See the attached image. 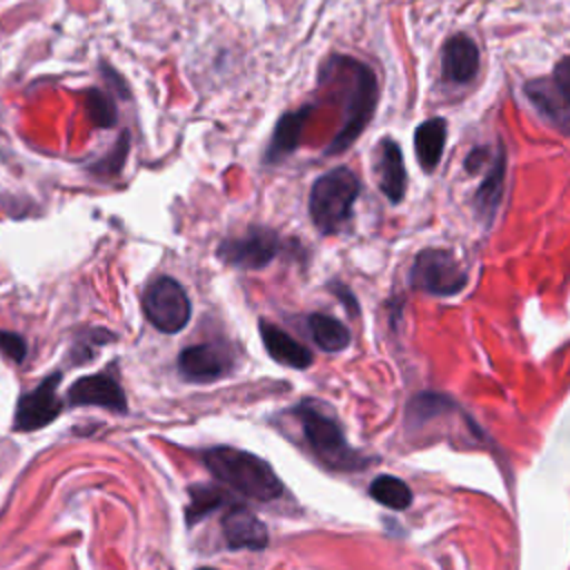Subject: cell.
Masks as SVG:
<instances>
[{"mask_svg":"<svg viewBox=\"0 0 570 570\" xmlns=\"http://www.w3.org/2000/svg\"><path fill=\"white\" fill-rule=\"evenodd\" d=\"M205 468L225 485L236 490L238 494L267 503L283 494V483L276 476L274 468L247 452L232 445H214L200 452Z\"/></svg>","mask_w":570,"mask_h":570,"instance_id":"6da1fadb","label":"cell"},{"mask_svg":"<svg viewBox=\"0 0 570 570\" xmlns=\"http://www.w3.org/2000/svg\"><path fill=\"white\" fill-rule=\"evenodd\" d=\"M292 414L296 416L307 445L325 465L345 472L367 468L370 459L347 443L341 423L325 403L316 399H303L294 405Z\"/></svg>","mask_w":570,"mask_h":570,"instance_id":"7a4b0ae2","label":"cell"},{"mask_svg":"<svg viewBox=\"0 0 570 570\" xmlns=\"http://www.w3.org/2000/svg\"><path fill=\"white\" fill-rule=\"evenodd\" d=\"M343 73L347 76V100H345V111H343V125L327 145L325 154L336 156L343 154L370 125L376 105H379V78L374 69L352 56H334Z\"/></svg>","mask_w":570,"mask_h":570,"instance_id":"3957f363","label":"cell"},{"mask_svg":"<svg viewBox=\"0 0 570 570\" xmlns=\"http://www.w3.org/2000/svg\"><path fill=\"white\" fill-rule=\"evenodd\" d=\"M361 180L350 167H334L321 174L309 191V216L325 236L338 234L352 218Z\"/></svg>","mask_w":570,"mask_h":570,"instance_id":"277c9868","label":"cell"},{"mask_svg":"<svg viewBox=\"0 0 570 570\" xmlns=\"http://www.w3.org/2000/svg\"><path fill=\"white\" fill-rule=\"evenodd\" d=\"M410 285L432 296H454L468 285V272L454 252L425 247L410 267Z\"/></svg>","mask_w":570,"mask_h":570,"instance_id":"5b68a950","label":"cell"},{"mask_svg":"<svg viewBox=\"0 0 570 570\" xmlns=\"http://www.w3.org/2000/svg\"><path fill=\"white\" fill-rule=\"evenodd\" d=\"M523 96L537 114L561 134L570 127V60L563 56L548 76L530 78L523 85Z\"/></svg>","mask_w":570,"mask_h":570,"instance_id":"8992f818","label":"cell"},{"mask_svg":"<svg viewBox=\"0 0 570 570\" xmlns=\"http://www.w3.org/2000/svg\"><path fill=\"white\" fill-rule=\"evenodd\" d=\"M142 312L156 330L176 334L189 323L191 303L185 287L176 278L160 276L147 285L142 294Z\"/></svg>","mask_w":570,"mask_h":570,"instance_id":"52a82bcc","label":"cell"},{"mask_svg":"<svg viewBox=\"0 0 570 570\" xmlns=\"http://www.w3.org/2000/svg\"><path fill=\"white\" fill-rule=\"evenodd\" d=\"M281 252V236L265 225H252L243 236H227L220 240L216 256L225 265L238 269H263Z\"/></svg>","mask_w":570,"mask_h":570,"instance_id":"ba28073f","label":"cell"},{"mask_svg":"<svg viewBox=\"0 0 570 570\" xmlns=\"http://www.w3.org/2000/svg\"><path fill=\"white\" fill-rule=\"evenodd\" d=\"M60 381H62V374L53 372L47 379H42L31 392L20 396L16 416H13V428L18 432L40 430L60 416L62 412V401L58 396Z\"/></svg>","mask_w":570,"mask_h":570,"instance_id":"9c48e42d","label":"cell"},{"mask_svg":"<svg viewBox=\"0 0 570 570\" xmlns=\"http://www.w3.org/2000/svg\"><path fill=\"white\" fill-rule=\"evenodd\" d=\"M481 67V51L476 40L456 31L441 45V78L448 85H468L476 78Z\"/></svg>","mask_w":570,"mask_h":570,"instance_id":"30bf717a","label":"cell"},{"mask_svg":"<svg viewBox=\"0 0 570 570\" xmlns=\"http://www.w3.org/2000/svg\"><path fill=\"white\" fill-rule=\"evenodd\" d=\"M69 405H100L118 414H127V396L111 372L80 376L67 392Z\"/></svg>","mask_w":570,"mask_h":570,"instance_id":"8fae6325","label":"cell"},{"mask_svg":"<svg viewBox=\"0 0 570 570\" xmlns=\"http://www.w3.org/2000/svg\"><path fill=\"white\" fill-rule=\"evenodd\" d=\"M178 370L191 383H212L229 374L232 358L214 343L189 345L178 354Z\"/></svg>","mask_w":570,"mask_h":570,"instance_id":"7c38bea8","label":"cell"},{"mask_svg":"<svg viewBox=\"0 0 570 570\" xmlns=\"http://www.w3.org/2000/svg\"><path fill=\"white\" fill-rule=\"evenodd\" d=\"M372 169L376 171V180L381 191L385 194V198L390 203H401L407 189V171H405V163H403V151L399 147V142L390 136L381 138V142L376 145L374 151V163Z\"/></svg>","mask_w":570,"mask_h":570,"instance_id":"4fadbf2b","label":"cell"},{"mask_svg":"<svg viewBox=\"0 0 570 570\" xmlns=\"http://www.w3.org/2000/svg\"><path fill=\"white\" fill-rule=\"evenodd\" d=\"M220 528L225 543L232 550H263L269 543V532L265 523L245 505H234L232 510H227Z\"/></svg>","mask_w":570,"mask_h":570,"instance_id":"5bb4252c","label":"cell"},{"mask_svg":"<svg viewBox=\"0 0 570 570\" xmlns=\"http://www.w3.org/2000/svg\"><path fill=\"white\" fill-rule=\"evenodd\" d=\"M258 332H261L267 354L276 363L292 367V370H307L314 363V354L303 343H298L294 336H289L283 327L263 318L258 323Z\"/></svg>","mask_w":570,"mask_h":570,"instance_id":"9a60e30c","label":"cell"},{"mask_svg":"<svg viewBox=\"0 0 570 570\" xmlns=\"http://www.w3.org/2000/svg\"><path fill=\"white\" fill-rule=\"evenodd\" d=\"M312 111H314L312 105H303V107H298L294 111H287L278 118V122L274 127V134H272V140H269L267 151H265V163L276 165V163L285 160L289 154H294L298 149L305 122L309 120Z\"/></svg>","mask_w":570,"mask_h":570,"instance_id":"2e32d148","label":"cell"},{"mask_svg":"<svg viewBox=\"0 0 570 570\" xmlns=\"http://www.w3.org/2000/svg\"><path fill=\"white\" fill-rule=\"evenodd\" d=\"M505 147L499 140V149L497 156L492 158V165L483 178V183L479 185L476 194H474V212L479 216V220L490 227L497 218V209L501 205V196H503V183H505Z\"/></svg>","mask_w":570,"mask_h":570,"instance_id":"e0dca14e","label":"cell"},{"mask_svg":"<svg viewBox=\"0 0 570 570\" xmlns=\"http://www.w3.org/2000/svg\"><path fill=\"white\" fill-rule=\"evenodd\" d=\"M445 138H448V122L441 116L428 118L414 129V151L423 171L436 169L445 149Z\"/></svg>","mask_w":570,"mask_h":570,"instance_id":"ac0fdd59","label":"cell"},{"mask_svg":"<svg viewBox=\"0 0 570 570\" xmlns=\"http://www.w3.org/2000/svg\"><path fill=\"white\" fill-rule=\"evenodd\" d=\"M307 332L314 338V343L323 352H330V354L343 352L352 343L350 327L343 321H338L330 314H321V312L309 314L307 316Z\"/></svg>","mask_w":570,"mask_h":570,"instance_id":"d6986e66","label":"cell"},{"mask_svg":"<svg viewBox=\"0 0 570 570\" xmlns=\"http://www.w3.org/2000/svg\"><path fill=\"white\" fill-rule=\"evenodd\" d=\"M367 492L376 503H381L390 510H405L412 503V490L407 488V483L392 474H379L370 483Z\"/></svg>","mask_w":570,"mask_h":570,"instance_id":"ffe728a7","label":"cell"},{"mask_svg":"<svg viewBox=\"0 0 570 570\" xmlns=\"http://www.w3.org/2000/svg\"><path fill=\"white\" fill-rule=\"evenodd\" d=\"M85 107H87V116L96 127L109 129L118 122V109L114 102V96L100 87H91L85 94Z\"/></svg>","mask_w":570,"mask_h":570,"instance_id":"44dd1931","label":"cell"},{"mask_svg":"<svg viewBox=\"0 0 570 570\" xmlns=\"http://www.w3.org/2000/svg\"><path fill=\"white\" fill-rule=\"evenodd\" d=\"M189 497L191 499H189V505L185 510L189 525L203 521L225 499V494L218 488H214V485H194V488H189Z\"/></svg>","mask_w":570,"mask_h":570,"instance_id":"7402d4cb","label":"cell"},{"mask_svg":"<svg viewBox=\"0 0 570 570\" xmlns=\"http://www.w3.org/2000/svg\"><path fill=\"white\" fill-rule=\"evenodd\" d=\"M448 405H452V401L443 394H436V392H421L416 394L410 403H407V421L419 428L423 425L425 421L434 419L436 414L445 412Z\"/></svg>","mask_w":570,"mask_h":570,"instance_id":"603a6c76","label":"cell"},{"mask_svg":"<svg viewBox=\"0 0 570 570\" xmlns=\"http://www.w3.org/2000/svg\"><path fill=\"white\" fill-rule=\"evenodd\" d=\"M127 151H129V134L122 131L120 138H118V142L114 145L111 154L105 156V158H100L96 165H91V171L98 174V176H116V174L122 169V165H125Z\"/></svg>","mask_w":570,"mask_h":570,"instance_id":"cb8c5ba5","label":"cell"},{"mask_svg":"<svg viewBox=\"0 0 570 570\" xmlns=\"http://www.w3.org/2000/svg\"><path fill=\"white\" fill-rule=\"evenodd\" d=\"M0 352L16 363H22L27 356V341L9 330H0Z\"/></svg>","mask_w":570,"mask_h":570,"instance_id":"d4e9b609","label":"cell"},{"mask_svg":"<svg viewBox=\"0 0 570 570\" xmlns=\"http://www.w3.org/2000/svg\"><path fill=\"white\" fill-rule=\"evenodd\" d=\"M100 71H102V76H105V80L118 91V96H129V89H127V82H125V78L109 65V62H100Z\"/></svg>","mask_w":570,"mask_h":570,"instance_id":"484cf974","label":"cell"},{"mask_svg":"<svg viewBox=\"0 0 570 570\" xmlns=\"http://www.w3.org/2000/svg\"><path fill=\"white\" fill-rule=\"evenodd\" d=\"M485 158H488V149H485V147H474V149L468 154V158H465V171H468V174L481 171Z\"/></svg>","mask_w":570,"mask_h":570,"instance_id":"4316f807","label":"cell"},{"mask_svg":"<svg viewBox=\"0 0 570 570\" xmlns=\"http://www.w3.org/2000/svg\"><path fill=\"white\" fill-rule=\"evenodd\" d=\"M332 289L336 292V296H343V301H345V305L352 309V312H358V307H354V303H356V298L341 285V283H334L332 285Z\"/></svg>","mask_w":570,"mask_h":570,"instance_id":"83f0119b","label":"cell"}]
</instances>
